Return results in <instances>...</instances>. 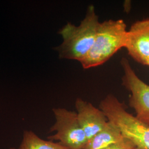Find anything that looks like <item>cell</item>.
I'll return each instance as SVG.
<instances>
[{
  "instance_id": "1",
  "label": "cell",
  "mask_w": 149,
  "mask_h": 149,
  "mask_svg": "<svg viewBox=\"0 0 149 149\" xmlns=\"http://www.w3.org/2000/svg\"><path fill=\"white\" fill-rule=\"evenodd\" d=\"M100 22L94 6H89L79 26L68 23L59 32L63 42L55 48L61 59L80 62L88 53Z\"/></svg>"
},
{
  "instance_id": "2",
  "label": "cell",
  "mask_w": 149,
  "mask_h": 149,
  "mask_svg": "<svg viewBox=\"0 0 149 149\" xmlns=\"http://www.w3.org/2000/svg\"><path fill=\"white\" fill-rule=\"evenodd\" d=\"M123 19H109L100 23L96 37L88 53L80 61L84 69L102 65L122 48L127 33Z\"/></svg>"
},
{
  "instance_id": "3",
  "label": "cell",
  "mask_w": 149,
  "mask_h": 149,
  "mask_svg": "<svg viewBox=\"0 0 149 149\" xmlns=\"http://www.w3.org/2000/svg\"><path fill=\"white\" fill-rule=\"evenodd\" d=\"M100 108L108 120L113 123L125 138L130 140L136 149H149V125L127 111L125 104L109 94L102 100Z\"/></svg>"
},
{
  "instance_id": "4",
  "label": "cell",
  "mask_w": 149,
  "mask_h": 149,
  "mask_svg": "<svg viewBox=\"0 0 149 149\" xmlns=\"http://www.w3.org/2000/svg\"><path fill=\"white\" fill-rule=\"evenodd\" d=\"M55 123L50 132L55 134L48 136L49 140H58L70 149H84L87 142L85 133L80 125L76 112L65 108H54Z\"/></svg>"
},
{
  "instance_id": "5",
  "label": "cell",
  "mask_w": 149,
  "mask_h": 149,
  "mask_svg": "<svg viewBox=\"0 0 149 149\" xmlns=\"http://www.w3.org/2000/svg\"><path fill=\"white\" fill-rule=\"evenodd\" d=\"M120 64L123 85L130 93L129 106L135 111L136 118L149 125V85L137 76L126 58L121 59Z\"/></svg>"
},
{
  "instance_id": "6",
  "label": "cell",
  "mask_w": 149,
  "mask_h": 149,
  "mask_svg": "<svg viewBox=\"0 0 149 149\" xmlns=\"http://www.w3.org/2000/svg\"><path fill=\"white\" fill-rule=\"evenodd\" d=\"M124 48L135 61L149 66V18L132 24L127 31Z\"/></svg>"
},
{
  "instance_id": "7",
  "label": "cell",
  "mask_w": 149,
  "mask_h": 149,
  "mask_svg": "<svg viewBox=\"0 0 149 149\" xmlns=\"http://www.w3.org/2000/svg\"><path fill=\"white\" fill-rule=\"evenodd\" d=\"M75 108L79 122L87 141L101 132L108 122L105 113L90 102L77 98L75 102Z\"/></svg>"
},
{
  "instance_id": "8",
  "label": "cell",
  "mask_w": 149,
  "mask_h": 149,
  "mask_svg": "<svg viewBox=\"0 0 149 149\" xmlns=\"http://www.w3.org/2000/svg\"><path fill=\"white\" fill-rule=\"evenodd\" d=\"M125 138L119 128L108 120L106 127L87 141L84 149H104L122 141Z\"/></svg>"
},
{
  "instance_id": "9",
  "label": "cell",
  "mask_w": 149,
  "mask_h": 149,
  "mask_svg": "<svg viewBox=\"0 0 149 149\" xmlns=\"http://www.w3.org/2000/svg\"><path fill=\"white\" fill-rule=\"evenodd\" d=\"M17 149H70L58 143L45 140L32 130H25L19 148Z\"/></svg>"
},
{
  "instance_id": "10",
  "label": "cell",
  "mask_w": 149,
  "mask_h": 149,
  "mask_svg": "<svg viewBox=\"0 0 149 149\" xmlns=\"http://www.w3.org/2000/svg\"><path fill=\"white\" fill-rule=\"evenodd\" d=\"M104 149H136V148L130 140L125 138L122 141L113 144Z\"/></svg>"
},
{
  "instance_id": "11",
  "label": "cell",
  "mask_w": 149,
  "mask_h": 149,
  "mask_svg": "<svg viewBox=\"0 0 149 149\" xmlns=\"http://www.w3.org/2000/svg\"><path fill=\"white\" fill-rule=\"evenodd\" d=\"M16 149V148H10V149Z\"/></svg>"
}]
</instances>
